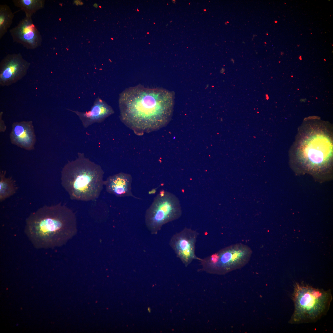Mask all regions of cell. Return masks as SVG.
I'll return each instance as SVG.
<instances>
[{"mask_svg": "<svg viewBox=\"0 0 333 333\" xmlns=\"http://www.w3.org/2000/svg\"><path fill=\"white\" fill-rule=\"evenodd\" d=\"M231 60H232V62H233V63H234V61L233 60V59H232Z\"/></svg>", "mask_w": 333, "mask_h": 333, "instance_id": "obj_18", "label": "cell"}, {"mask_svg": "<svg viewBox=\"0 0 333 333\" xmlns=\"http://www.w3.org/2000/svg\"><path fill=\"white\" fill-rule=\"evenodd\" d=\"M182 214L178 198L173 194L162 190L146 212V226L152 234H156L164 225L179 219Z\"/></svg>", "mask_w": 333, "mask_h": 333, "instance_id": "obj_6", "label": "cell"}, {"mask_svg": "<svg viewBox=\"0 0 333 333\" xmlns=\"http://www.w3.org/2000/svg\"><path fill=\"white\" fill-rule=\"evenodd\" d=\"M6 171L0 173V201L2 202L14 195L18 189L15 181L11 177L5 176Z\"/></svg>", "mask_w": 333, "mask_h": 333, "instance_id": "obj_14", "label": "cell"}, {"mask_svg": "<svg viewBox=\"0 0 333 333\" xmlns=\"http://www.w3.org/2000/svg\"><path fill=\"white\" fill-rule=\"evenodd\" d=\"M104 172L101 166L78 152L61 172V184L72 200L93 201L100 196L104 186Z\"/></svg>", "mask_w": 333, "mask_h": 333, "instance_id": "obj_3", "label": "cell"}, {"mask_svg": "<svg viewBox=\"0 0 333 333\" xmlns=\"http://www.w3.org/2000/svg\"><path fill=\"white\" fill-rule=\"evenodd\" d=\"M199 233L195 230L185 227L174 234L169 244L177 257L187 265L193 260H200L195 253V245Z\"/></svg>", "mask_w": 333, "mask_h": 333, "instance_id": "obj_8", "label": "cell"}, {"mask_svg": "<svg viewBox=\"0 0 333 333\" xmlns=\"http://www.w3.org/2000/svg\"><path fill=\"white\" fill-rule=\"evenodd\" d=\"M68 110L74 113L78 117L85 128H87L94 123L103 122L114 113L112 108L100 97L96 99L91 109L88 111L80 112Z\"/></svg>", "mask_w": 333, "mask_h": 333, "instance_id": "obj_12", "label": "cell"}, {"mask_svg": "<svg viewBox=\"0 0 333 333\" xmlns=\"http://www.w3.org/2000/svg\"><path fill=\"white\" fill-rule=\"evenodd\" d=\"M99 7H101V6H99Z\"/></svg>", "mask_w": 333, "mask_h": 333, "instance_id": "obj_19", "label": "cell"}, {"mask_svg": "<svg viewBox=\"0 0 333 333\" xmlns=\"http://www.w3.org/2000/svg\"><path fill=\"white\" fill-rule=\"evenodd\" d=\"M14 17L10 7L7 5H0V39L6 33L11 26Z\"/></svg>", "mask_w": 333, "mask_h": 333, "instance_id": "obj_16", "label": "cell"}, {"mask_svg": "<svg viewBox=\"0 0 333 333\" xmlns=\"http://www.w3.org/2000/svg\"><path fill=\"white\" fill-rule=\"evenodd\" d=\"M31 63L20 53L6 55L0 63V85L10 86L19 80L27 74Z\"/></svg>", "mask_w": 333, "mask_h": 333, "instance_id": "obj_9", "label": "cell"}, {"mask_svg": "<svg viewBox=\"0 0 333 333\" xmlns=\"http://www.w3.org/2000/svg\"><path fill=\"white\" fill-rule=\"evenodd\" d=\"M294 306L289 321L291 324L314 323L326 314L332 300L331 290L296 283L292 297Z\"/></svg>", "mask_w": 333, "mask_h": 333, "instance_id": "obj_5", "label": "cell"}, {"mask_svg": "<svg viewBox=\"0 0 333 333\" xmlns=\"http://www.w3.org/2000/svg\"><path fill=\"white\" fill-rule=\"evenodd\" d=\"M174 95L164 88L140 84L127 88L119 95L120 120L138 135L157 130L170 121Z\"/></svg>", "mask_w": 333, "mask_h": 333, "instance_id": "obj_1", "label": "cell"}, {"mask_svg": "<svg viewBox=\"0 0 333 333\" xmlns=\"http://www.w3.org/2000/svg\"><path fill=\"white\" fill-rule=\"evenodd\" d=\"M132 183L131 175L120 172L108 177L104 181V186L108 193L117 197L131 196L138 199L132 193Z\"/></svg>", "mask_w": 333, "mask_h": 333, "instance_id": "obj_13", "label": "cell"}, {"mask_svg": "<svg viewBox=\"0 0 333 333\" xmlns=\"http://www.w3.org/2000/svg\"><path fill=\"white\" fill-rule=\"evenodd\" d=\"M9 32L14 42L27 49H35L42 44V36L34 24L32 16L25 15Z\"/></svg>", "mask_w": 333, "mask_h": 333, "instance_id": "obj_10", "label": "cell"}, {"mask_svg": "<svg viewBox=\"0 0 333 333\" xmlns=\"http://www.w3.org/2000/svg\"><path fill=\"white\" fill-rule=\"evenodd\" d=\"M14 5L25 12V15L32 16L38 11L43 9L44 0H13Z\"/></svg>", "mask_w": 333, "mask_h": 333, "instance_id": "obj_15", "label": "cell"}, {"mask_svg": "<svg viewBox=\"0 0 333 333\" xmlns=\"http://www.w3.org/2000/svg\"><path fill=\"white\" fill-rule=\"evenodd\" d=\"M328 127H301L292 149L293 155L305 170L320 172L331 166L333 156L332 133Z\"/></svg>", "mask_w": 333, "mask_h": 333, "instance_id": "obj_4", "label": "cell"}, {"mask_svg": "<svg viewBox=\"0 0 333 333\" xmlns=\"http://www.w3.org/2000/svg\"><path fill=\"white\" fill-rule=\"evenodd\" d=\"M93 6H94V7H96V8H97V7H98V5H97V3H94V4L93 5Z\"/></svg>", "mask_w": 333, "mask_h": 333, "instance_id": "obj_17", "label": "cell"}, {"mask_svg": "<svg viewBox=\"0 0 333 333\" xmlns=\"http://www.w3.org/2000/svg\"><path fill=\"white\" fill-rule=\"evenodd\" d=\"M24 231L36 249L60 247L76 234V215L60 202L51 206L44 205L27 218Z\"/></svg>", "mask_w": 333, "mask_h": 333, "instance_id": "obj_2", "label": "cell"}, {"mask_svg": "<svg viewBox=\"0 0 333 333\" xmlns=\"http://www.w3.org/2000/svg\"><path fill=\"white\" fill-rule=\"evenodd\" d=\"M11 143L28 150H33L36 141L31 121L14 122L10 134Z\"/></svg>", "mask_w": 333, "mask_h": 333, "instance_id": "obj_11", "label": "cell"}, {"mask_svg": "<svg viewBox=\"0 0 333 333\" xmlns=\"http://www.w3.org/2000/svg\"><path fill=\"white\" fill-rule=\"evenodd\" d=\"M252 253L248 246L237 243L225 247L200 261L205 269L212 271H226L247 263Z\"/></svg>", "mask_w": 333, "mask_h": 333, "instance_id": "obj_7", "label": "cell"}]
</instances>
